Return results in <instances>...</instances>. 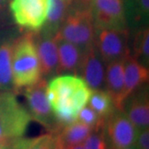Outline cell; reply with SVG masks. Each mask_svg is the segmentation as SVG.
Listing matches in <instances>:
<instances>
[{
    "label": "cell",
    "mask_w": 149,
    "mask_h": 149,
    "mask_svg": "<svg viewBox=\"0 0 149 149\" xmlns=\"http://www.w3.org/2000/svg\"><path fill=\"white\" fill-rule=\"evenodd\" d=\"M47 98L61 127L77 120L80 109L90 100L92 90L77 75H58L47 83Z\"/></svg>",
    "instance_id": "6da1fadb"
},
{
    "label": "cell",
    "mask_w": 149,
    "mask_h": 149,
    "mask_svg": "<svg viewBox=\"0 0 149 149\" xmlns=\"http://www.w3.org/2000/svg\"><path fill=\"white\" fill-rule=\"evenodd\" d=\"M12 73L16 91L36 84L42 78L33 32L19 36L16 40L12 56Z\"/></svg>",
    "instance_id": "7a4b0ae2"
},
{
    "label": "cell",
    "mask_w": 149,
    "mask_h": 149,
    "mask_svg": "<svg viewBox=\"0 0 149 149\" xmlns=\"http://www.w3.org/2000/svg\"><path fill=\"white\" fill-rule=\"evenodd\" d=\"M96 28L90 8L81 4L70 6L56 37L87 51L95 44Z\"/></svg>",
    "instance_id": "3957f363"
},
{
    "label": "cell",
    "mask_w": 149,
    "mask_h": 149,
    "mask_svg": "<svg viewBox=\"0 0 149 149\" xmlns=\"http://www.w3.org/2000/svg\"><path fill=\"white\" fill-rule=\"evenodd\" d=\"M32 119L14 91H0V139L12 140L22 137Z\"/></svg>",
    "instance_id": "277c9868"
},
{
    "label": "cell",
    "mask_w": 149,
    "mask_h": 149,
    "mask_svg": "<svg viewBox=\"0 0 149 149\" xmlns=\"http://www.w3.org/2000/svg\"><path fill=\"white\" fill-rule=\"evenodd\" d=\"M47 80L42 78L36 84L24 87L23 95L32 119L41 123L50 133H58L61 128L48 100Z\"/></svg>",
    "instance_id": "5b68a950"
},
{
    "label": "cell",
    "mask_w": 149,
    "mask_h": 149,
    "mask_svg": "<svg viewBox=\"0 0 149 149\" xmlns=\"http://www.w3.org/2000/svg\"><path fill=\"white\" fill-rule=\"evenodd\" d=\"M51 0H10L9 10L14 22L30 32L39 31L45 23Z\"/></svg>",
    "instance_id": "8992f818"
},
{
    "label": "cell",
    "mask_w": 149,
    "mask_h": 149,
    "mask_svg": "<svg viewBox=\"0 0 149 149\" xmlns=\"http://www.w3.org/2000/svg\"><path fill=\"white\" fill-rule=\"evenodd\" d=\"M129 30L96 29L95 47L104 64L124 60L129 55Z\"/></svg>",
    "instance_id": "52a82bcc"
},
{
    "label": "cell",
    "mask_w": 149,
    "mask_h": 149,
    "mask_svg": "<svg viewBox=\"0 0 149 149\" xmlns=\"http://www.w3.org/2000/svg\"><path fill=\"white\" fill-rule=\"evenodd\" d=\"M104 130L110 149L133 146L139 132L125 113L117 109L104 119Z\"/></svg>",
    "instance_id": "ba28073f"
},
{
    "label": "cell",
    "mask_w": 149,
    "mask_h": 149,
    "mask_svg": "<svg viewBox=\"0 0 149 149\" xmlns=\"http://www.w3.org/2000/svg\"><path fill=\"white\" fill-rule=\"evenodd\" d=\"M90 9L96 29L128 28L123 0H95Z\"/></svg>",
    "instance_id": "9c48e42d"
},
{
    "label": "cell",
    "mask_w": 149,
    "mask_h": 149,
    "mask_svg": "<svg viewBox=\"0 0 149 149\" xmlns=\"http://www.w3.org/2000/svg\"><path fill=\"white\" fill-rule=\"evenodd\" d=\"M16 28H0V91H16L12 73V56L15 42L19 37Z\"/></svg>",
    "instance_id": "30bf717a"
},
{
    "label": "cell",
    "mask_w": 149,
    "mask_h": 149,
    "mask_svg": "<svg viewBox=\"0 0 149 149\" xmlns=\"http://www.w3.org/2000/svg\"><path fill=\"white\" fill-rule=\"evenodd\" d=\"M122 111L140 131L148 128L149 95L148 87L144 85L126 98Z\"/></svg>",
    "instance_id": "8fae6325"
},
{
    "label": "cell",
    "mask_w": 149,
    "mask_h": 149,
    "mask_svg": "<svg viewBox=\"0 0 149 149\" xmlns=\"http://www.w3.org/2000/svg\"><path fill=\"white\" fill-rule=\"evenodd\" d=\"M105 66L95 44L85 51L79 74L92 91L105 89Z\"/></svg>",
    "instance_id": "7c38bea8"
},
{
    "label": "cell",
    "mask_w": 149,
    "mask_h": 149,
    "mask_svg": "<svg viewBox=\"0 0 149 149\" xmlns=\"http://www.w3.org/2000/svg\"><path fill=\"white\" fill-rule=\"evenodd\" d=\"M33 37L40 62L42 77L52 78L58 74V52L56 38L43 35L39 31L33 32Z\"/></svg>",
    "instance_id": "4fadbf2b"
},
{
    "label": "cell",
    "mask_w": 149,
    "mask_h": 149,
    "mask_svg": "<svg viewBox=\"0 0 149 149\" xmlns=\"http://www.w3.org/2000/svg\"><path fill=\"white\" fill-rule=\"evenodd\" d=\"M58 52V74L78 75L85 52L72 43L55 37Z\"/></svg>",
    "instance_id": "5bb4252c"
},
{
    "label": "cell",
    "mask_w": 149,
    "mask_h": 149,
    "mask_svg": "<svg viewBox=\"0 0 149 149\" xmlns=\"http://www.w3.org/2000/svg\"><path fill=\"white\" fill-rule=\"evenodd\" d=\"M124 86V60L113 61L107 64L105 70V91L111 97L114 107L122 110Z\"/></svg>",
    "instance_id": "9a60e30c"
},
{
    "label": "cell",
    "mask_w": 149,
    "mask_h": 149,
    "mask_svg": "<svg viewBox=\"0 0 149 149\" xmlns=\"http://www.w3.org/2000/svg\"><path fill=\"white\" fill-rule=\"evenodd\" d=\"M149 80V70L128 55L124 59V86L123 101L140 87L147 85Z\"/></svg>",
    "instance_id": "2e32d148"
},
{
    "label": "cell",
    "mask_w": 149,
    "mask_h": 149,
    "mask_svg": "<svg viewBox=\"0 0 149 149\" xmlns=\"http://www.w3.org/2000/svg\"><path fill=\"white\" fill-rule=\"evenodd\" d=\"M71 4L69 0H51L47 19L39 32L48 37H56Z\"/></svg>",
    "instance_id": "e0dca14e"
},
{
    "label": "cell",
    "mask_w": 149,
    "mask_h": 149,
    "mask_svg": "<svg viewBox=\"0 0 149 149\" xmlns=\"http://www.w3.org/2000/svg\"><path fill=\"white\" fill-rule=\"evenodd\" d=\"M93 131V128L80 121H74L64 126L57 133L60 144L64 149L77 144L83 143L88 136Z\"/></svg>",
    "instance_id": "ac0fdd59"
},
{
    "label": "cell",
    "mask_w": 149,
    "mask_h": 149,
    "mask_svg": "<svg viewBox=\"0 0 149 149\" xmlns=\"http://www.w3.org/2000/svg\"><path fill=\"white\" fill-rule=\"evenodd\" d=\"M129 55L141 65L148 68L149 65V28L147 26L139 27L132 40Z\"/></svg>",
    "instance_id": "d6986e66"
},
{
    "label": "cell",
    "mask_w": 149,
    "mask_h": 149,
    "mask_svg": "<svg viewBox=\"0 0 149 149\" xmlns=\"http://www.w3.org/2000/svg\"><path fill=\"white\" fill-rule=\"evenodd\" d=\"M59 145L57 133H48L33 139L22 137L12 140L13 149H56Z\"/></svg>",
    "instance_id": "ffe728a7"
},
{
    "label": "cell",
    "mask_w": 149,
    "mask_h": 149,
    "mask_svg": "<svg viewBox=\"0 0 149 149\" xmlns=\"http://www.w3.org/2000/svg\"><path fill=\"white\" fill-rule=\"evenodd\" d=\"M127 23L132 22L139 27L146 26L148 20L149 0H128L124 3Z\"/></svg>",
    "instance_id": "44dd1931"
},
{
    "label": "cell",
    "mask_w": 149,
    "mask_h": 149,
    "mask_svg": "<svg viewBox=\"0 0 149 149\" xmlns=\"http://www.w3.org/2000/svg\"><path fill=\"white\" fill-rule=\"evenodd\" d=\"M88 103L89 106L104 119H105L116 109L111 97L105 90L92 91Z\"/></svg>",
    "instance_id": "7402d4cb"
},
{
    "label": "cell",
    "mask_w": 149,
    "mask_h": 149,
    "mask_svg": "<svg viewBox=\"0 0 149 149\" xmlns=\"http://www.w3.org/2000/svg\"><path fill=\"white\" fill-rule=\"evenodd\" d=\"M84 149H110L104 126L94 129L83 143Z\"/></svg>",
    "instance_id": "603a6c76"
},
{
    "label": "cell",
    "mask_w": 149,
    "mask_h": 149,
    "mask_svg": "<svg viewBox=\"0 0 149 149\" xmlns=\"http://www.w3.org/2000/svg\"><path fill=\"white\" fill-rule=\"evenodd\" d=\"M77 119L78 121L90 126L91 128H93V130L103 127L104 124V119L100 117L97 114V113L94 109H92L89 105H85L80 109Z\"/></svg>",
    "instance_id": "cb8c5ba5"
},
{
    "label": "cell",
    "mask_w": 149,
    "mask_h": 149,
    "mask_svg": "<svg viewBox=\"0 0 149 149\" xmlns=\"http://www.w3.org/2000/svg\"><path fill=\"white\" fill-rule=\"evenodd\" d=\"M134 146L137 149H149L148 128L140 130L138 133Z\"/></svg>",
    "instance_id": "d4e9b609"
},
{
    "label": "cell",
    "mask_w": 149,
    "mask_h": 149,
    "mask_svg": "<svg viewBox=\"0 0 149 149\" xmlns=\"http://www.w3.org/2000/svg\"><path fill=\"white\" fill-rule=\"evenodd\" d=\"M9 2L10 0H0V28L6 27L4 15L7 7L9 5Z\"/></svg>",
    "instance_id": "484cf974"
},
{
    "label": "cell",
    "mask_w": 149,
    "mask_h": 149,
    "mask_svg": "<svg viewBox=\"0 0 149 149\" xmlns=\"http://www.w3.org/2000/svg\"><path fill=\"white\" fill-rule=\"evenodd\" d=\"M12 140H2V139H0V149H13Z\"/></svg>",
    "instance_id": "4316f807"
},
{
    "label": "cell",
    "mask_w": 149,
    "mask_h": 149,
    "mask_svg": "<svg viewBox=\"0 0 149 149\" xmlns=\"http://www.w3.org/2000/svg\"><path fill=\"white\" fill-rule=\"evenodd\" d=\"M94 1L95 0H79V3L81 4V5L85 6V7L90 8Z\"/></svg>",
    "instance_id": "83f0119b"
},
{
    "label": "cell",
    "mask_w": 149,
    "mask_h": 149,
    "mask_svg": "<svg viewBox=\"0 0 149 149\" xmlns=\"http://www.w3.org/2000/svg\"><path fill=\"white\" fill-rule=\"evenodd\" d=\"M65 149H84V145H83V143H80L77 144V145H74V146L69 147V148Z\"/></svg>",
    "instance_id": "f1b7e54d"
},
{
    "label": "cell",
    "mask_w": 149,
    "mask_h": 149,
    "mask_svg": "<svg viewBox=\"0 0 149 149\" xmlns=\"http://www.w3.org/2000/svg\"><path fill=\"white\" fill-rule=\"evenodd\" d=\"M123 149H137V148H135V146H134V145H133V146H130V147L125 148H123Z\"/></svg>",
    "instance_id": "f546056e"
},
{
    "label": "cell",
    "mask_w": 149,
    "mask_h": 149,
    "mask_svg": "<svg viewBox=\"0 0 149 149\" xmlns=\"http://www.w3.org/2000/svg\"><path fill=\"white\" fill-rule=\"evenodd\" d=\"M69 1H70V2H74V0H69Z\"/></svg>",
    "instance_id": "4dcf8cb0"
}]
</instances>
